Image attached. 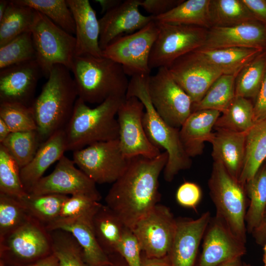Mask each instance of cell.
Segmentation results:
<instances>
[{
	"mask_svg": "<svg viewBox=\"0 0 266 266\" xmlns=\"http://www.w3.org/2000/svg\"><path fill=\"white\" fill-rule=\"evenodd\" d=\"M75 26V56H102L99 44L100 24L88 0H66Z\"/></svg>",
	"mask_w": 266,
	"mask_h": 266,
	"instance_id": "7402d4cb",
	"label": "cell"
},
{
	"mask_svg": "<svg viewBox=\"0 0 266 266\" xmlns=\"http://www.w3.org/2000/svg\"><path fill=\"white\" fill-rule=\"evenodd\" d=\"M202 198V191L200 186L193 182L185 181L180 185L176 193V199L181 206L194 209Z\"/></svg>",
	"mask_w": 266,
	"mask_h": 266,
	"instance_id": "7dc6e473",
	"label": "cell"
},
{
	"mask_svg": "<svg viewBox=\"0 0 266 266\" xmlns=\"http://www.w3.org/2000/svg\"><path fill=\"white\" fill-rule=\"evenodd\" d=\"M72 160L96 184L113 183L126 169L129 159L119 139L97 142L73 151Z\"/></svg>",
	"mask_w": 266,
	"mask_h": 266,
	"instance_id": "8fae6325",
	"label": "cell"
},
{
	"mask_svg": "<svg viewBox=\"0 0 266 266\" xmlns=\"http://www.w3.org/2000/svg\"><path fill=\"white\" fill-rule=\"evenodd\" d=\"M157 22L159 33L149 57L151 69L167 68L176 60L202 47L204 43L208 31L205 28Z\"/></svg>",
	"mask_w": 266,
	"mask_h": 266,
	"instance_id": "30bf717a",
	"label": "cell"
},
{
	"mask_svg": "<svg viewBox=\"0 0 266 266\" xmlns=\"http://www.w3.org/2000/svg\"><path fill=\"white\" fill-rule=\"evenodd\" d=\"M30 217L17 198L0 193V239L19 228Z\"/></svg>",
	"mask_w": 266,
	"mask_h": 266,
	"instance_id": "7bdbcfd3",
	"label": "cell"
},
{
	"mask_svg": "<svg viewBox=\"0 0 266 266\" xmlns=\"http://www.w3.org/2000/svg\"><path fill=\"white\" fill-rule=\"evenodd\" d=\"M266 160V117L256 121L247 133L244 162L239 181L245 185Z\"/></svg>",
	"mask_w": 266,
	"mask_h": 266,
	"instance_id": "83f0119b",
	"label": "cell"
},
{
	"mask_svg": "<svg viewBox=\"0 0 266 266\" xmlns=\"http://www.w3.org/2000/svg\"><path fill=\"white\" fill-rule=\"evenodd\" d=\"M53 254L58 260V266H89L81 246L73 236L66 231H49Z\"/></svg>",
	"mask_w": 266,
	"mask_h": 266,
	"instance_id": "74e56055",
	"label": "cell"
},
{
	"mask_svg": "<svg viewBox=\"0 0 266 266\" xmlns=\"http://www.w3.org/2000/svg\"><path fill=\"white\" fill-rule=\"evenodd\" d=\"M265 163H266V161H265Z\"/></svg>",
	"mask_w": 266,
	"mask_h": 266,
	"instance_id": "03108f58",
	"label": "cell"
},
{
	"mask_svg": "<svg viewBox=\"0 0 266 266\" xmlns=\"http://www.w3.org/2000/svg\"><path fill=\"white\" fill-rule=\"evenodd\" d=\"M219 266H245V263L242 261L241 257H239L225 262Z\"/></svg>",
	"mask_w": 266,
	"mask_h": 266,
	"instance_id": "6f0895ef",
	"label": "cell"
},
{
	"mask_svg": "<svg viewBox=\"0 0 266 266\" xmlns=\"http://www.w3.org/2000/svg\"><path fill=\"white\" fill-rule=\"evenodd\" d=\"M235 76L222 74L211 85L200 102L193 104L194 111L211 109L224 112L234 97Z\"/></svg>",
	"mask_w": 266,
	"mask_h": 266,
	"instance_id": "d590c367",
	"label": "cell"
},
{
	"mask_svg": "<svg viewBox=\"0 0 266 266\" xmlns=\"http://www.w3.org/2000/svg\"><path fill=\"white\" fill-rule=\"evenodd\" d=\"M53 254L50 232L30 217L19 228L0 239V257L5 265L26 266Z\"/></svg>",
	"mask_w": 266,
	"mask_h": 266,
	"instance_id": "ba28073f",
	"label": "cell"
},
{
	"mask_svg": "<svg viewBox=\"0 0 266 266\" xmlns=\"http://www.w3.org/2000/svg\"><path fill=\"white\" fill-rule=\"evenodd\" d=\"M95 1L100 5L102 14H105L123 1L120 0H96Z\"/></svg>",
	"mask_w": 266,
	"mask_h": 266,
	"instance_id": "db71d44e",
	"label": "cell"
},
{
	"mask_svg": "<svg viewBox=\"0 0 266 266\" xmlns=\"http://www.w3.org/2000/svg\"><path fill=\"white\" fill-rule=\"evenodd\" d=\"M142 249L138 239L133 230L125 227L117 248L128 266H142Z\"/></svg>",
	"mask_w": 266,
	"mask_h": 266,
	"instance_id": "bcb514c9",
	"label": "cell"
},
{
	"mask_svg": "<svg viewBox=\"0 0 266 266\" xmlns=\"http://www.w3.org/2000/svg\"><path fill=\"white\" fill-rule=\"evenodd\" d=\"M167 68L190 97L193 104L200 102L214 82L223 74L195 50L179 58Z\"/></svg>",
	"mask_w": 266,
	"mask_h": 266,
	"instance_id": "e0dca14e",
	"label": "cell"
},
{
	"mask_svg": "<svg viewBox=\"0 0 266 266\" xmlns=\"http://www.w3.org/2000/svg\"><path fill=\"white\" fill-rule=\"evenodd\" d=\"M36 53L31 31L25 32L0 46V69L36 60Z\"/></svg>",
	"mask_w": 266,
	"mask_h": 266,
	"instance_id": "60d3db41",
	"label": "cell"
},
{
	"mask_svg": "<svg viewBox=\"0 0 266 266\" xmlns=\"http://www.w3.org/2000/svg\"><path fill=\"white\" fill-rule=\"evenodd\" d=\"M110 260L111 261V264L108 266H128L126 263L125 264H122V263H120L119 262L116 263V262H114L113 261V260L110 258Z\"/></svg>",
	"mask_w": 266,
	"mask_h": 266,
	"instance_id": "91938a15",
	"label": "cell"
},
{
	"mask_svg": "<svg viewBox=\"0 0 266 266\" xmlns=\"http://www.w3.org/2000/svg\"><path fill=\"white\" fill-rule=\"evenodd\" d=\"M140 0H124L99 20V44L102 50L123 33H133L154 20L152 16H145L140 13Z\"/></svg>",
	"mask_w": 266,
	"mask_h": 266,
	"instance_id": "d6986e66",
	"label": "cell"
},
{
	"mask_svg": "<svg viewBox=\"0 0 266 266\" xmlns=\"http://www.w3.org/2000/svg\"><path fill=\"white\" fill-rule=\"evenodd\" d=\"M208 187L216 214L246 243L245 216L248 204L245 185L233 177L221 163L213 162Z\"/></svg>",
	"mask_w": 266,
	"mask_h": 266,
	"instance_id": "8992f818",
	"label": "cell"
},
{
	"mask_svg": "<svg viewBox=\"0 0 266 266\" xmlns=\"http://www.w3.org/2000/svg\"><path fill=\"white\" fill-rule=\"evenodd\" d=\"M101 204L83 195L71 196L64 202L58 219L85 218L92 221Z\"/></svg>",
	"mask_w": 266,
	"mask_h": 266,
	"instance_id": "f6af8a7d",
	"label": "cell"
},
{
	"mask_svg": "<svg viewBox=\"0 0 266 266\" xmlns=\"http://www.w3.org/2000/svg\"><path fill=\"white\" fill-rule=\"evenodd\" d=\"M58 260L53 254L33 264L26 266H58Z\"/></svg>",
	"mask_w": 266,
	"mask_h": 266,
	"instance_id": "11a10c76",
	"label": "cell"
},
{
	"mask_svg": "<svg viewBox=\"0 0 266 266\" xmlns=\"http://www.w3.org/2000/svg\"><path fill=\"white\" fill-rule=\"evenodd\" d=\"M70 70L54 66L31 107L41 143L56 132L64 130L69 122L78 98Z\"/></svg>",
	"mask_w": 266,
	"mask_h": 266,
	"instance_id": "7a4b0ae2",
	"label": "cell"
},
{
	"mask_svg": "<svg viewBox=\"0 0 266 266\" xmlns=\"http://www.w3.org/2000/svg\"><path fill=\"white\" fill-rule=\"evenodd\" d=\"M28 193L35 195H83L98 201L101 198L96 183L65 155L58 161L54 170L43 176Z\"/></svg>",
	"mask_w": 266,
	"mask_h": 266,
	"instance_id": "9a60e30c",
	"label": "cell"
},
{
	"mask_svg": "<svg viewBox=\"0 0 266 266\" xmlns=\"http://www.w3.org/2000/svg\"><path fill=\"white\" fill-rule=\"evenodd\" d=\"M263 250L264 251V254L266 255V243L263 246Z\"/></svg>",
	"mask_w": 266,
	"mask_h": 266,
	"instance_id": "be15d7a7",
	"label": "cell"
},
{
	"mask_svg": "<svg viewBox=\"0 0 266 266\" xmlns=\"http://www.w3.org/2000/svg\"><path fill=\"white\" fill-rule=\"evenodd\" d=\"M177 222L170 209L157 204L132 230L145 256L161 258L168 255L176 231Z\"/></svg>",
	"mask_w": 266,
	"mask_h": 266,
	"instance_id": "4fadbf2b",
	"label": "cell"
},
{
	"mask_svg": "<svg viewBox=\"0 0 266 266\" xmlns=\"http://www.w3.org/2000/svg\"><path fill=\"white\" fill-rule=\"evenodd\" d=\"M2 145L22 168L34 157L41 144L36 130L12 132Z\"/></svg>",
	"mask_w": 266,
	"mask_h": 266,
	"instance_id": "ab89813d",
	"label": "cell"
},
{
	"mask_svg": "<svg viewBox=\"0 0 266 266\" xmlns=\"http://www.w3.org/2000/svg\"><path fill=\"white\" fill-rule=\"evenodd\" d=\"M35 12L32 7L21 4L16 0H10L0 20V46L22 33L30 31Z\"/></svg>",
	"mask_w": 266,
	"mask_h": 266,
	"instance_id": "1f68e13d",
	"label": "cell"
},
{
	"mask_svg": "<svg viewBox=\"0 0 266 266\" xmlns=\"http://www.w3.org/2000/svg\"><path fill=\"white\" fill-rule=\"evenodd\" d=\"M247 133L216 130L210 142L214 162L221 163L238 181L244 162Z\"/></svg>",
	"mask_w": 266,
	"mask_h": 266,
	"instance_id": "603a6c76",
	"label": "cell"
},
{
	"mask_svg": "<svg viewBox=\"0 0 266 266\" xmlns=\"http://www.w3.org/2000/svg\"><path fill=\"white\" fill-rule=\"evenodd\" d=\"M68 197L59 194L35 195L26 192L17 199L31 217L47 228L59 218L63 204Z\"/></svg>",
	"mask_w": 266,
	"mask_h": 266,
	"instance_id": "4dcf8cb0",
	"label": "cell"
},
{
	"mask_svg": "<svg viewBox=\"0 0 266 266\" xmlns=\"http://www.w3.org/2000/svg\"><path fill=\"white\" fill-rule=\"evenodd\" d=\"M202 240L201 252L196 266H219L241 257L247 252L246 243L236 236L216 214L211 217Z\"/></svg>",
	"mask_w": 266,
	"mask_h": 266,
	"instance_id": "2e32d148",
	"label": "cell"
},
{
	"mask_svg": "<svg viewBox=\"0 0 266 266\" xmlns=\"http://www.w3.org/2000/svg\"><path fill=\"white\" fill-rule=\"evenodd\" d=\"M167 160L166 151L153 158H129L126 169L113 183L106 196L105 205L126 227L133 230L160 200L159 178Z\"/></svg>",
	"mask_w": 266,
	"mask_h": 266,
	"instance_id": "6da1fadb",
	"label": "cell"
},
{
	"mask_svg": "<svg viewBox=\"0 0 266 266\" xmlns=\"http://www.w3.org/2000/svg\"><path fill=\"white\" fill-rule=\"evenodd\" d=\"M43 76L36 60L0 69V103L31 106L39 79Z\"/></svg>",
	"mask_w": 266,
	"mask_h": 266,
	"instance_id": "ac0fdd59",
	"label": "cell"
},
{
	"mask_svg": "<svg viewBox=\"0 0 266 266\" xmlns=\"http://www.w3.org/2000/svg\"><path fill=\"white\" fill-rule=\"evenodd\" d=\"M254 104L255 122L266 117V72Z\"/></svg>",
	"mask_w": 266,
	"mask_h": 266,
	"instance_id": "681fc988",
	"label": "cell"
},
{
	"mask_svg": "<svg viewBox=\"0 0 266 266\" xmlns=\"http://www.w3.org/2000/svg\"><path fill=\"white\" fill-rule=\"evenodd\" d=\"M19 165L0 144V193L19 198L26 192L22 185Z\"/></svg>",
	"mask_w": 266,
	"mask_h": 266,
	"instance_id": "b9f144b4",
	"label": "cell"
},
{
	"mask_svg": "<svg viewBox=\"0 0 266 266\" xmlns=\"http://www.w3.org/2000/svg\"><path fill=\"white\" fill-rule=\"evenodd\" d=\"M249 203L245 216L247 232L251 233L257 227L266 210V164L245 184Z\"/></svg>",
	"mask_w": 266,
	"mask_h": 266,
	"instance_id": "d6a6232c",
	"label": "cell"
},
{
	"mask_svg": "<svg viewBox=\"0 0 266 266\" xmlns=\"http://www.w3.org/2000/svg\"><path fill=\"white\" fill-rule=\"evenodd\" d=\"M30 31L36 51V61L43 76L47 79L56 65L64 66L70 71L75 56V36L37 11Z\"/></svg>",
	"mask_w": 266,
	"mask_h": 266,
	"instance_id": "52a82bcc",
	"label": "cell"
},
{
	"mask_svg": "<svg viewBox=\"0 0 266 266\" xmlns=\"http://www.w3.org/2000/svg\"><path fill=\"white\" fill-rule=\"evenodd\" d=\"M126 98L111 97L91 108L78 98L72 116L64 129L67 151L119 138L117 114Z\"/></svg>",
	"mask_w": 266,
	"mask_h": 266,
	"instance_id": "277c9868",
	"label": "cell"
},
{
	"mask_svg": "<svg viewBox=\"0 0 266 266\" xmlns=\"http://www.w3.org/2000/svg\"><path fill=\"white\" fill-rule=\"evenodd\" d=\"M266 72V50L245 66L235 78V96L256 98Z\"/></svg>",
	"mask_w": 266,
	"mask_h": 266,
	"instance_id": "8d00e7d4",
	"label": "cell"
},
{
	"mask_svg": "<svg viewBox=\"0 0 266 266\" xmlns=\"http://www.w3.org/2000/svg\"><path fill=\"white\" fill-rule=\"evenodd\" d=\"M183 0H140L139 5L153 17L165 14L180 4Z\"/></svg>",
	"mask_w": 266,
	"mask_h": 266,
	"instance_id": "c3c4849f",
	"label": "cell"
},
{
	"mask_svg": "<svg viewBox=\"0 0 266 266\" xmlns=\"http://www.w3.org/2000/svg\"><path fill=\"white\" fill-rule=\"evenodd\" d=\"M148 86L150 100L157 113L169 125L180 129L192 113L190 97L166 67L159 68L155 74L149 76Z\"/></svg>",
	"mask_w": 266,
	"mask_h": 266,
	"instance_id": "7c38bea8",
	"label": "cell"
},
{
	"mask_svg": "<svg viewBox=\"0 0 266 266\" xmlns=\"http://www.w3.org/2000/svg\"><path fill=\"white\" fill-rule=\"evenodd\" d=\"M251 233L257 244L263 246L266 243V210L261 222Z\"/></svg>",
	"mask_w": 266,
	"mask_h": 266,
	"instance_id": "816d5d0a",
	"label": "cell"
},
{
	"mask_svg": "<svg viewBox=\"0 0 266 266\" xmlns=\"http://www.w3.org/2000/svg\"><path fill=\"white\" fill-rule=\"evenodd\" d=\"M220 113L211 109L194 111L180 128L181 143L191 158L201 155L204 143L211 142L214 135L212 130Z\"/></svg>",
	"mask_w": 266,
	"mask_h": 266,
	"instance_id": "cb8c5ba5",
	"label": "cell"
},
{
	"mask_svg": "<svg viewBox=\"0 0 266 266\" xmlns=\"http://www.w3.org/2000/svg\"><path fill=\"white\" fill-rule=\"evenodd\" d=\"M255 123L254 104L248 99L235 96L217 120L214 129L247 132Z\"/></svg>",
	"mask_w": 266,
	"mask_h": 266,
	"instance_id": "836d02e7",
	"label": "cell"
},
{
	"mask_svg": "<svg viewBox=\"0 0 266 266\" xmlns=\"http://www.w3.org/2000/svg\"><path fill=\"white\" fill-rule=\"evenodd\" d=\"M10 0H0V20L2 18L8 5Z\"/></svg>",
	"mask_w": 266,
	"mask_h": 266,
	"instance_id": "680465c9",
	"label": "cell"
},
{
	"mask_svg": "<svg viewBox=\"0 0 266 266\" xmlns=\"http://www.w3.org/2000/svg\"><path fill=\"white\" fill-rule=\"evenodd\" d=\"M195 51L223 74L235 77L245 66L263 51L259 49L243 47L199 48Z\"/></svg>",
	"mask_w": 266,
	"mask_h": 266,
	"instance_id": "4316f807",
	"label": "cell"
},
{
	"mask_svg": "<svg viewBox=\"0 0 266 266\" xmlns=\"http://www.w3.org/2000/svg\"><path fill=\"white\" fill-rule=\"evenodd\" d=\"M11 133L8 126L0 118V143H2Z\"/></svg>",
	"mask_w": 266,
	"mask_h": 266,
	"instance_id": "9f6ffc18",
	"label": "cell"
},
{
	"mask_svg": "<svg viewBox=\"0 0 266 266\" xmlns=\"http://www.w3.org/2000/svg\"><path fill=\"white\" fill-rule=\"evenodd\" d=\"M210 0H183L168 12L153 17L160 23L195 26L205 29L212 27L210 12Z\"/></svg>",
	"mask_w": 266,
	"mask_h": 266,
	"instance_id": "f1b7e54d",
	"label": "cell"
},
{
	"mask_svg": "<svg viewBox=\"0 0 266 266\" xmlns=\"http://www.w3.org/2000/svg\"><path fill=\"white\" fill-rule=\"evenodd\" d=\"M0 118L11 133L36 130L37 127L31 106L12 103H0Z\"/></svg>",
	"mask_w": 266,
	"mask_h": 266,
	"instance_id": "ee69618b",
	"label": "cell"
},
{
	"mask_svg": "<svg viewBox=\"0 0 266 266\" xmlns=\"http://www.w3.org/2000/svg\"><path fill=\"white\" fill-rule=\"evenodd\" d=\"M0 266H6L3 261L0 260Z\"/></svg>",
	"mask_w": 266,
	"mask_h": 266,
	"instance_id": "6125c7cd",
	"label": "cell"
},
{
	"mask_svg": "<svg viewBox=\"0 0 266 266\" xmlns=\"http://www.w3.org/2000/svg\"><path fill=\"white\" fill-rule=\"evenodd\" d=\"M211 217L206 211L196 219H176V233L168 254L171 266H196L200 242Z\"/></svg>",
	"mask_w": 266,
	"mask_h": 266,
	"instance_id": "ffe728a7",
	"label": "cell"
},
{
	"mask_svg": "<svg viewBox=\"0 0 266 266\" xmlns=\"http://www.w3.org/2000/svg\"><path fill=\"white\" fill-rule=\"evenodd\" d=\"M266 48V27L258 21L229 26H213L207 31L202 49Z\"/></svg>",
	"mask_w": 266,
	"mask_h": 266,
	"instance_id": "44dd1931",
	"label": "cell"
},
{
	"mask_svg": "<svg viewBox=\"0 0 266 266\" xmlns=\"http://www.w3.org/2000/svg\"><path fill=\"white\" fill-rule=\"evenodd\" d=\"M142 266H171L167 255L161 258H150L145 256L142 259Z\"/></svg>",
	"mask_w": 266,
	"mask_h": 266,
	"instance_id": "f5cc1de1",
	"label": "cell"
},
{
	"mask_svg": "<svg viewBox=\"0 0 266 266\" xmlns=\"http://www.w3.org/2000/svg\"><path fill=\"white\" fill-rule=\"evenodd\" d=\"M125 227L118 216L106 205L101 204L92 220L96 238L108 256L116 253Z\"/></svg>",
	"mask_w": 266,
	"mask_h": 266,
	"instance_id": "f546056e",
	"label": "cell"
},
{
	"mask_svg": "<svg viewBox=\"0 0 266 266\" xmlns=\"http://www.w3.org/2000/svg\"><path fill=\"white\" fill-rule=\"evenodd\" d=\"M245 266H252L250 264L245 263Z\"/></svg>",
	"mask_w": 266,
	"mask_h": 266,
	"instance_id": "e7e4bbea",
	"label": "cell"
},
{
	"mask_svg": "<svg viewBox=\"0 0 266 266\" xmlns=\"http://www.w3.org/2000/svg\"><path fill=\"white\" fill-rule=\"evenodd\" d=\"M66 151L64 130L56 132L40 145L32 161L20 170L21 182L26 192H30L49 166L58 161Z\"/></svg>",
	"mask_w": 266,
	"mask_h": 266,
	"instance_id": "d4e9b609",
	"label": "cell"
},
{
	"mask_svg": "<svg viewBox=\"0 0 266 266\" xmlns=\"http://www.w3.org/2000/svg\"><path fill=\"white\" fill-rule=\"evenodd\" d=\"M149 76L131 77L126 97H135L143 103L145 109L143 124L147 136L154 146L160 151L164 150L168 154L163 173L165 180L169 182L179 172L190 168L192 162L181 143L180 129L167 124L154 108L148 90Z\"/></svg>",
	"mask_w": 266,
	"mask_h": 266,
	"instance_id": "3957f363",
	"label": "cell"
},
{
	"mask_svg": "<svg viewBox=\"0 0 266 266\" xmlns=\"http://www.w3.org/2000/svg\"><path fill=\"white\" fill-rule=\"evenodd\" d=\"M158 33V23L153 20L140 30L112 41L102 50V56L121 65L127 75H150L149 57Z\"/></svg>",
	"mask_w": 266,
	"mask_h": 266,
	"instance_id": "9c48e42d",
	"label": "cell"
},
{
	"mask_svg": "<svg viewBox=\"0 0 266 266\" xmlns=\"http://www.w3.org/2000/svg\"><path fill=\"white\" fill-rule=\"evenodd\" d=\"M92 222L85 218L59 219L46 228L49 231L62 230L71 233L82 248L89 266H108L111 261L98 243Z\"/></svg>",
	"mask_w": 266,
	"mask_h": 266,
	"instance_id": "484cf974",
	"label": "cell"
},
{
	"mask_svg": "<svg viewBox=\"0 0 266 266\" xmlns=\"http://www.w3.org/2000/svg\"><path fill=\"white\" fill-rule=\"evenodd\" d=\"M263 261L264 266H266V254H264L263 255Z\"/></svg>",
	"mask_w": 266,
	"mask_h": 266,
	"instance_id": "94428289",
	"label": "cell"
},
{
	"mask_svg": "<svg viewBox=\"0 0 266 266\" xmlns=\"http://www.w3.org/2000/svg\"><path fill=\"white\" fill-rule=\"evenodd\" d=\"M70 71L78 98L86 103L100 104L111 97H125L129 81L123 66L104 57H75Z\"/></svg>",
	"mask_w": 266,
	"mask_h": 266,
	"instance_id": "5b68a950",
	"label": "cell"
},
{
	"mask_svg": "<svg viewBox=\"0 0 266 266\" xmlns=\"http://www.w3.org/2000/svg\"><path fill=\"white\" fill-rule=\"evenodd\" d=\"M144 112L143 103L135 97H126L119 107L118 139L121 150L127 158L138 156L153 158L162 153L152 144L145 133L143 124Z\"/></svg>",
	"mask_w": 266,
	"mask_h": 266,
	"instance_id": "5bb4252c",
	"label": "cell"
},
{
	"mask_svg": "<svg viewBox=\"0 0 266 266\" xmlns=\"http://www.w3.org/2000/svg\"><path fill=\"white\" fill-rule=\"evenodd\" d=\"M212 27H229L257 21L242 0H210Z\"/></svg>",
	"mask_w": 266,
	"mask_h": 266,
	"instance_id": "e575fe53",
	"label": "cell"
},
{
	"mask_svg": "<svg viewBox=\"0 0 266 266\" xmlns=\"http://www.w3.org/2000/svg\"><path fill=\"white\" fill-rule=\"evenodd\" d=\"M16 0L42 14L68 33L75 34L74 18L66 0Z\"/></svg>",
	"mask_w": 266,
	"mask_h": 266,
	"instance_id": "f35d334b",
	"label": "cell"
},
{
	"mask_svg": "<svg viewBox=\"0 0 266 266\" xmlns=\"http://www.w3.org/2000/svg\"><path fill=\"white\" fill-rule=\"evenodd\" d=\"M255 19L266 27V0H242Z\"/></svg>",
	"mask_w": 266,
	"mask_h": 266,
	"instance_id": "f907efd6",
	"label": "cell"
}]
</instances>
